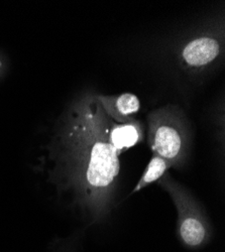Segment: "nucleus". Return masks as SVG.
<instances>
[{"instance_id":"1","label":"nucleus","mask_w":225,"mask_h":252,"mask_svg":"<svg viewBox=\"0 0 225 252\" xmlns=\"http://www.w3.org/2000/svg\"><path fill=\"white\" fill-rule=\"evenodd\" d=\"M113 122L97 94L86 92L61 115L49 145L51 181L92 222L104 219L113 207L120 173V153L110 141Z\"/></svg>"},{"instance_id":"2","label":"nucleus","mask_w":225,"mask_h":252,"mask_svg":"<svg viewBox=\"0 0 225 252\" xmlns=\"http://www.w3.org/2000/svg\"><path fill=\"white\" fill-rule=\"evenodd\" d=\"M148 141L153 154L167 159L179 169L189 157L192 132L184 111L166 105L151 111L147 118Z\"/></svg>"},{"instance_id":"3","label":"nucleus","mask_w":225,"mask_h":252,"mask_svg":"<svg viewBox=\"0 0 225 252\" xmlns=\"http://www.w3.org/2000/svg\"><path fill=\"white\" fill-rule=\"evenodd\" d=\"M157 183L174 202L178 212V232L183 243L191 248L205 244L210 238V226L197 201L168 173Z\"/></svg>"},{"instance_id":"4","label":"nucleus","mask_w":225,"mask_h":252,"mask_svg":"<svg viewBox=\"0 0 225 252\" xmlns=\"http://www.w3.org/2000/svg\"><path fill=\"white\" fill-rule=\"evenodd\" d=\"M223 34L218 32H206L191 38L180 51L182 65L193 72L211 68L223 54Z\"/></svg>"},{"instance_id":"5","label":"nucleus","mask_w":225,"mask_h":252,"mask_svg":"<svg viewBox=\"0 0 225 252\" xmlns=\"http://www.w3.org/2000/svg\"><path fill=\"white\" fill-rule=\"evenodd\" d=\"M97 98L105 113L118 124L134 120L135 114L140 110V100L132 93L116 96L97 94Z\"/></svg>"},{"instance_id":"6","label":"nucleus","mask_w":225,"mask_h":252,"mask_svg":"<svg viewBox=\"0 0 225 252\" xmlns=\"http://www.w3.org/2000/svg\"><path fill=\"white\" fill-rule=\"evenodd\" d=\"M142 137H144V130L140 122L136 119L124 124L113 122L111 126L110 141L120 154L133 148L141 141Z\"/></svg>"},{"instance_id":"7","label":"nucleus","mask_w":225,"mask_h":252,"mask_svg":"<svg viewBox=\"0 0 225 252\" xmlns=\"http://www.w3.org/2000/svg\"><path fill=\"white\" fill-rule=\"evenodd\" d=\"M171 167H173V164L170 161L156 154H153V157L149 161L144 174H142L136 186L133 188L131 194L137 193L141 191L142 189L147 188L149 185L158 182L163 175L167 174L168 170Z\"/></svg>"},{"instance_id":"8","label":"nucleus","mask_w":225,"mask_h":252,"mask_svg":"<svg viewBox=\"0 0 225 252\" xmlns=\"http://www.w3.org/2000/svg\"><path fill=\"white\" fill-rule=\"evenodd\" d=\"M8 70V61L7 58L0 52V79H2Z\"/></svg>"}]
</instances>
